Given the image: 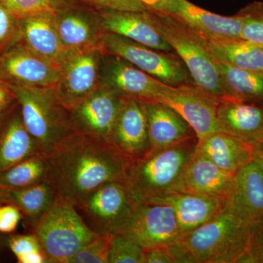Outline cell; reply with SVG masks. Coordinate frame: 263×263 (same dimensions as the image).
I'll return each mask as SVG.
<instances>
[{
    "label": "cell",
    "instance_id": "1",
    "mask_svg": "<svg viewBox=\"0 0 263 263\" xmlns=\"http://www.w3.org/2000/svg\"><path fill=\"white\" fill-rule=\"evenodd\" d=\"M49 174L58 197L74 206L107 182H125L129 157L110 141L76 133L48 156Z\"/></svg>",
    "mask_w": 263,
    "mask_h": 263
},
{
    "label": "cell",
    "instance_id": "2",
    "mask_svg": "<svg viewBox=\"0 0 263 263\" xmlns=\"http://www.w3.org/2000/svg\"><path fill=\"white\" fill-rule=\"evenodd\" d=\"M197 138L165 148L151 149L132 160L126 186L137 205L150 203L178 192L185 170L194 154Z\"/></svg>",
    "mask_w": 263,
    "mask_h": 263
},
{
    "label": "cell",
    "instance_id": "3",
    "mask_svg": "<svg viewBox=\"0 0 263 263\" xmlns=\"http://www.w3.org/2000/svg\"><path fill=\"white\" fill-rule=\"evenodd\" d=\"M18 100L24 125L43 155L50 156L75 134L70 111L53 87L10 86Z\"/></svg>",
    "mask_w": 263,
    "mask_h": 263
},
{
    "label": "cell",
    "instance_id": "4",
    "mask_svg": "<svg viewBox=\"0 0 263 263\" xmlns=\"http://www.w3.org/2000/svg\"><path fill=\"white\" fill-rule=\"evenodd\" d=\"M249 229L226 205L203 226L180 237L179 243L195 263H240L247 252Z\"/></svg>",
    "mask_w": 263,
    "mask_h": 263
},
{
    "label": "cell",
    "instance_id": "5",
    "mask_svg": "<svg viewBox=\"0 0 263 263\" xmlns=\"http://www.w3.org/2000/svg\"><path fill=\"white\" fill-rule=\"evenodd\" d=\"M161 35L182 60L197 87L216 99L224 98L218 62L206 38L167 13H157Z\"/></svg>",
    "mask_w": 263,
    "mask_h": 263
},
{
    "label": "cell",
    "instance_id": "6",
    "mask_svg": "<svg viewBox=\"0 0 263 263\" xmlns=\"http://www.w3.org/2000/svg\"><path fill=\"white\" fill-rule=\"evenodd\" d=\"M34 234L49 263H69L83 247L98 236L75 206L60 197L34 227Z\"/></svg>",
    "mask_w": 263,
    "mask_h": 263
},
{
    "label": "cell",
    "instance_id": "7",
    "mask_svg": "<svg viewBox=\"0 0 263 263\" xmlns=\"http://www.w3.org/2000/svg\"><path fill=\"white\" fill-rule=\"evenodd\" d=\"M137 204L124 182H107L95 189L75 206L95 234L120 235L136 212Z\"/></svg>",
    "mask_w": 263,
    "mask_h": 263
},
{
    "label": "cell",
    "instance_id": "8",
    "mask_svg": "<svg viewBox=\"0 0 263 263\" xmlns=\"http://www.w3.org/2000/svg\"><path fill=\"white\" fill-rule=\"evenodd\" d=\"M103 53L124 59L167 85L195 84L186 66L175 52L160 51L127 37L104 32L100 41Z\"/></svg>",
    "mask_w": 263,
    "mask_h": 263
},
{
    "label": "cell",
    "instance_id": "9",
    "mask_svg": "<svg viewBox=\"0 0 263 263\" xmlns=\"http://www.w3.org/2000/svg\"><path fill=\"white\" fill-rule=\"evenodd\" d=\"M103 56L100 48L70 52L60 65V76L53 89L66 108H74L98 89Z\"/></svg>",
    "mask_w": 263,
    "mask_h": 263
},
{
    "label": "cell",
    "instance_id": "10",
    "mask_svg": "<svg viewBox=\"0 0 263 263\" xmlns=\"http://www.w3.org/2000/svg\"><path fill=\"white\" fill-rule=\"evenodd\" d=\"M122 236L143 249L166 247L179 243L180 233L174 208L167 204L137 205Z\"/></svg>",
    "mask_w": 263,
    "mask_h": 263
},
{
    "label": "cell",
    "instance_id": "11",
    "mask_svg": "<svg viewBox=\"0 0 263 263\" xmlns=\"http://www.w3.org/2000/svg\"><path fill=\"white\" fill-rule=\"evenodd\" d=\"M100 84L124 99L158 101L164 83L115 55L103 53Z\"/></svg>",
    "mask_w": 263,
    "mask_h": 263
},
{
    "label": "cell",
    "instance_id": "12",
    "mask_svg": "<svg viewBox=\"0 0 263 263\" xmlns=\"http://www.w3.org/2000/svg\"><path fill=\"white\" fill-rule=\"evenodd\" d=\"M195 84L174 86L164 84L158 102L181 114L196 134L197 138L219 132L216 122L218 100Z\"/></svg>",
    "mask_w": 263,
    "mask_h": 263
},
{
    "label": "cell",
    "instance_id": "13",
    "mask_svg": "<svg viewBox=\"0 0 263 263\" xmlns=\"http://www.w3.org/2000/svg\"><path fill=\"white\" fill-rule=\"evenodd\" d=\"M60 67L20 42L0 57V77L10 86L54 87Z\"/></svg>",
    "mask_w": 263,
    "mask_h": 263
},
{
    "label": "cell",
    "instance_id": "14",
    "mask_svg": "<svg viewBox=\"0 0 263 263\" xmlns=\"http://www.w3.org/2000/svg\"><path fill=\"white\" fill-rule=\"evenodd\" d=\"M54 15L59 35L67 51L100 48L104 30L98 10L72 0Z\"/></svg>",
    "mask_w": 263,
    "mask_h": 263
},
{
    "label": "cell",
    "instance_id": "15",
    "mask_svg": "<svg viewBox=\"0 0 263 263\" xmlns=\"http://www.w3.org/2000/svg\"><path fill=\"white\" fill-rule=\"evenodd\" d=\"M123 101L124 98L100 84L92 94L69 110L76 133L110 141Z\"/></svg>",
    "mask_w": 263,
    "mask_h": 263
},
{
    "label": "cell",
    "instance_id": "16",
    "mask_svg": "<svg viewBox=\"0 0 263 263\" xmlns=\"http://www.w3.org/2000/svg\"><path fill=\"white\" fill-rule=\"evenodd\" d=\"M104 32L114 33L160 51L174 52L161 35L157 15L149 10H98Z\"/></svg>",
    "mask_w": 263,
    "mask_h": 263
},
{
    "label": "cell",
    "instance_id": "17",
    "mask_svg": "<svg viewBox=\"0 0 263 263\" xmlns=\"http://www.w3.org/2000/svg\"><path fill=\"white\" fill-rule=\"evenodd\" d=\"M216 122L219 130L254 148L263 142V101L219 99Z\"/></svg>",
    "mask_w": 263,
    "mask_h": 263
},
{
    "label": "cell",
    "instance_id": "18",
    "mask_svg": "<svg viewBox=\"0 0 263 263\" xmlns=\"http://www.w3.org/2000/svg\"><path fill=\"white\" fill-rule=\"evenodd\" d=\"M110 142L132 160L141 158L152 149L143 102L124 99Z\"/></svg>",
    "mask_w": 263,
    "mask_h": 263
},
{
    "label": "cell",
    "instance_id": "19",
    "mask_svg": "<svg viewBox=\"0 0 263 263\" xmlns=\"http://www.w3.org/2000/svg\"><path fill=\"white\" fill-rule=\"evenodd\" d=\"M227 206L249 226L263 221V171L252 160L235 173V186Z\"/></svg>",
    "mask_w": 263,
    "mask_h": 263
},
{
    "label": "cell",
    "instance_id": "20",
    "mask_svg": "<svg viewBox=\"0 0 263 263\" xmlns=\"http://www.w3.org/2000/svg\"><path fill=\"white\" fill-rule=\"evenodd\" d=\"M235 174L221 169L210 160L194 154L183 173L178 192L228 200L234 192Z\"/></svg>",
    "mask_w": 263,
    "mask_h": 263
},
{
    "label": "cell",
    "instance_id": "21",
    "mask_svg": "<svg viewBox=\"0 0 263 263\" xmlns=\"http://www.w3.org/2000/svg\"><path fill=\"white\" fill-rule=\"evenodd\" d=\"M165 13L174 15L207 39L242 38L243 22L237 13L232 16L216 14L189 0H171Z\"/></svg>",
    "mask_w": 263,
    "mask_h": 263
},
{
    "label": "cell",
    "instance_id": "22",
    "mask_svg": "<svg viewBox=\"0 0 263 263\" xmlns=\"http://www.w3.org/2000/svg\"><path fill=\"white\" fill-rule=\"evenodd\" d=\"M143 104L152 149L174 146L197 138L191 126L175 109L158 101L143 102Z\"/></svg>",
    "mask_w": 263,
    "mask_h": 263
},
{
    "label": "cell",
    "instance_id": "23",
    "mask_svg": "<svg viewBox=\"0 0 263 263\" xmlns=\"http://www.w3.org/2000/svg\"><path fill=\"white\" fill-rule=\"evenodd\" d=\"M227 202L219 197L174 192L150 203L167 204L174 208L181 237L215 217L226 208Z\"/></svg>",
    "mask_w": 263,
    "mask_h": 263
},
{
    "label": "cell",
    "instance_id": "24",
    "mask_svg": "<svg viewBox=\"0 0 263 263\" xmlns=\"http://www.w3.org/2000/svg\"><path fill=\"white\" fill-rule=\"evenodd\" d=\"M21 42L36 54L60 66L70 52L67 51L59 35L53 13L19 19Z\"/></svg>",
    "mask_w": 263,
    "mask_h": 263
},
{
    "label": "cell",
    "instance_id": "25",
    "mask_svg": "<svg viewBox=\"0 0 263 263\" xmlns=\"http://www.w3.org/2000/svg\"><path fill=\"white\" fill-rule=\"evenodd\" d=\"M42 154L24 125L19 104L0 123V173Z\"/></svg>",
    "mask_w": 263,
    "mask_h": 263
},
{
    "label": "cell",
    "instance_id": "26",
    "mask_svg": "<svg viewBox=\"0 0 263 263\" xmlns=\"http://www.w3.org/2000/svg\"><path fill=\"white\" fill-rule=\"evenodd\" d=\"M195 153L234 174L253 160L252 146L221 131L197 138Z\"/></svg>",
    "mask_w": 263,
    "mask_h": 263
},
{
    "label": "cell",
    "instance_id": "27",
    "mask_svg": "<svg viewBox=\"0 0 263 263\" xmlns=\"http://www.w3.org/2000/svg\"><path fill=\"white\" fill-rule=\"evenodd\" d=\"M207 41L218 62L243 70L263 72L262 46L241 37L210 38Z\"/></svg>",
    "mask_w": 263,
    "mask_h": 263
},
{
    "label": "cell",
    "instance_id": "28",
    "mask_svg": "<svg viewBox=\"0 0 263 263\" xmlns=\"http://www.w3.org/2000/svg\"><path fill=\"white\" fill-rule=\"evenodd\" d=\"M57 198L54 184L47 179L26 187L9 189L5 202L18 208L34 228Z\"/></svg>",
    "mask_w": 263,
    "mask_h": 263
},
{
    "label": "cell",
    "instance_id": "29",
    "mask_svg": "<svg viewBox=\"0 0 263 263\" xmlns=\"http://www.w3.org/2000/svg\"><path fill=\"white\" fill-rule=\"evenodd\" d=\"M218 67L224 98L263 101V72L243 70L220 62Z\"/></svg>",
    "mask_w": 263,
    "mask_h": 263
},
{
    "label": "cell",
    "instance_id": "30",
    "mask_svg": "<svg viewBox=\"0 0 263 263\" xmlns=\"http://www.w3.org/2000/svg\"><path fill=\"white\" fill-rule=\"evenodd\" d=\"M48 156L39 154L0 173V185L7 189L26 187L48 179Z\"/></svg>",
    "mask_w": 263,
    "mask_h": 263
},
{
    "label": "cell",
    "instance_id": "31",
    "mask_svg": "<svg viewBox=\"0 0 263 263\" xmlns=\"http://www.w3.org/2000/svg\"><path fill=\"white\" fill-rule=\"evenodd\" d=\"M72 0H0L18 19L44 13H57Z\"/></svg>",
    "mask_w": 263,
    "mask_h": 263
},
{
    "label": "cell",
    "instance_id": "32",
    "mask_svg": "<svg viewBox=\"0 0 263 263\" xmlns=\"http://www.w3.org/2000/svg\"><path fill=\"white\" fill-rule=\"evenodd\" d=\"M242 19L241 37L263 46V1H254L237 13Z\"/></svg>",
    "mask_w": 263,
    "mask_h": 263
},
{
    "label": "cell",
    "instance_id": "33",
    "mask_svg": "<svg viewBox=\"0 0 263 263\" xmlns=\"http://www.w3.org/2000/svg\"><path fill=\"white\" fill-rule=\"evenodd\" d=\"M108 263H144V249L122 235H114Z\"/></svg>",
    "mask_w": 263,
    "mask_h": 263
},
{
    "label": "cell",
    "instance_id": "34",
    "mask_svg": "<svg viewBox=\"0 0 263 263\" xmlns=\"http://www.w3.org/2000/svg\"><path fill=\"white\" fill-rule=\"evenodd\" d=\"M19 19L0 3V57L21 42Z\"/></svg>",
    "mask_w": 263,
    "mask_h": 263
},
{
    "label": "cell",
    "instance_id": "35",
    "mask_svg": "<svg viewBox=\"0 0 263 263\" xmlns=\"http://www.w3.org/2000/svg\"><path fill=\"white\" fill-rule=\"evenodd\" d=\"M112 237V235H98L83 247L69 263H108Z\"/></svg>",
    "mask_w": 263,
    "mask_h": 263
},
{
    "label": "cell",
    "instance_id": "36",
    "mask_svg": "<svg viewBox=\"0 0 263 263\" xmlns=\"http://www.w3.org/2000/svg\"><path fill=\"white\" fill-rule=\"evenodd\" d=\"M240 263H263V221L250 226L247 252Z\"/></svg>",
    "mask_w": 263,
    "mask_h": 263
},
{
    "label": "cell",
    "instance_id": "37",
    "mask_svg": "<svg viewBox=\"0 0 263 263\" xmlns=\"http://www.w3.org/2000/svg\"><path fill=\"white\" fill-rule=\"evenodd\" d=\"M96 10L143 11L146 8L138 0H76Z\"/></svg>",
    "mask_w": 263,
    "mask_h": 263
},
{
    "label": "cell",
    "instance_id": "38",
    "mask_svg": "<svg viewBox=\"0 0 263 263\" xmlns=\"http://www.w3.org/2000/svg\"><path fill=\"white\" fill-rule=\"evenodd\" d=\"M8 247L16 257L35 251H42L39 240L34 233L10 237Z\"/></svg>",
    "mask_w": 263,
    "mask_h": 263
},
{
    "label": "cell",
    "instance_id": "39",
    "mask_svg": "<svg viewBox=\"0 0 263 263\" xmlns=\"http://www.w3.org/2000/svg\"><path fill=\"white\" fill-rule=\"evenodd\" d=\"M21 217V211L12 204L0 208V232L9 233L14 231Z\"/></svg>",
    "mask_w": 263,
    "mask_h": 263
},
{
    "label": "cell",
    "instance_id": "40",
    "mask_svg": "<svg viewBox=\"0 0 263 263\" xmlns=\"http://www.w3.org/2000/svg\"><path fill=\"white\" fill-rule=\"evenodd\" d=\"M18 104L16 96L10 85L0 77V115L9 113Z\"/></svg>",
    "mask_w": 263,
    "mask_h": 263
},
{
    "label": "cell",
    "instance_id": "41",
    "mask_svg": "<svg viewBox=\"0 0 263 263\" xmlns=\"http://www.w3.org/2000/svg\"><path fill=\"white\" fill-rule=\"evenodd\" d=\"M144 263H174L167 249L163 247L144 249Z\"/></svg>",
    "mask_w": 263,
    "mask_h": 263
},
{
    "label": "cell",
    "instance_id": "42",
    "mask_svg": "<svg viewBox=\"0 0 263 263\" xmlns=\"http://www.w3.org/2000/svg\"><path fill=\"white\" fill-rule=\"evenodd\" d=\"M147 10L157 13H165L171 0H138Z\"/></svg>",
    "mask_w": 263,
    "mask_h": 263
},
{
    "label": "cell",
    "instance_id": "43",
    "mask_svg": "<svg viewBox=\"0 0 263 263\" xmlns=\"http://www.w3.org/2000/svg\"><path fill=\"white\" fill-rule=\"evenodd\" d=\"M19 263H45L46 257L42 251H35L17 257Z\"/></svg>",
    "mask_w": 263,
    "mask_h": 263
},
{
    "label": "cell",
    "instance_id": "44",
    "mask_svg": "<svg viewBox=\"0 0 263 263\" xmlns=\"http://www.w3.org/2000/svg\"><path fill=\"white\" fill-rule=\"evenodd\" d=\"M253 160L259 164L263 171V142L253 148Z\"/></svg>",
    "mask_w": 263,
    "mask_h": 263
},
{
    "label": "cell",
    "instance_id": "45",
    "mask_svg": "<svg viewBox=\"0 0 263 263\" xmlns=\"http://www.w3.org/2000/svg\"><path fill=\"white\" fill-rule=\"evenodd\" d=\"M8 190H9V189L3 187V186L0 185V202H5Z\"/></svg>",
    "mask_w": 263,
    "mask_h": 263
},
{
    "label": "cell",
    "instance_id": "46",
    "mask_svg": "<svg viewBox=\"0 0 263 263\" xmlns=\"http://www.w3.org/2000/svg\"><path fill=\"white\" fill-rule=\"evenodd\" d=\"M8 240H9V238H7L5 235H0V252H1L6 246H8Z\"/></svg>",
    "mask_w": 263,
    "mask_h": 263
},
{
    "label": "cell",
    "instance_id": "47",
    "mask_svg": "<svg viewBox=\"0 0 263 263\" xmlns=\"http://www.w3.org/2000/svg\"><path fill=\"white\" fill-rule=\"evenodd\" d=\"M5 115H0V123H1L2 120H3V117H4Z\"/></svg>",
    "mask_w": 263,
    "mask_h": 263
},
{
    "label": "cell",
    "instance_id": "48",
    "mask_svg": "<svg viewBox=\"0 0 263 263\" xmlns=\"http://www.w3.org/2000/svg\"><path fill=\"white\" fill-rule=\"evenodd\" d=\"M262 48H263V46H262Z\"/></svg>",
    "mask_w": 263,
    "mask_h": 263
}]
</instances>
